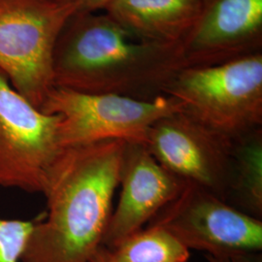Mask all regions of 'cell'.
I'll return each mask as SVG.
<instances>
[{"label":"cell","instance_id":"6da1fadb","mask_svg":"<svg viewBox=\"0 0 262 262\" xmlns=\"http://www.w3.org/2000/svg\"><path fill=\"white\" fill-rule=\"evenodd\" d=\"M124 146L109 140L62 149L43 191L46 213L36 220L21 262H91L114 210Z\"/></svg>","mask_w":262,"mask_h":262},{"label":"cell","instance_id":"7a4b0ae2","mask_svg":"<svg viewBox=\"0 0 262 262\" xmlns=\"http://www.w3.org/2000/svg\"><path fill=\"white\" fill-rule=\"evenodd\" d=\"M186 68L180 45L142 42L102 13H75L56 41L54 84L140 100L160 95Z\"/></svg>","mask_w":262,"mask_h":262},{"label":"cell","instance_id":"3957f363","mask_svg":"<svg viewBox=\"0 0 262 262\" xmlns=\"http://www.w3.org/2000/svg\"><path fill=\"white\" fill-rule=\"evenodd\" d=\"M183 112L230 141L262 128V53L179 71L164 91Z\"/></svg>","mask_w":262,"mask_h":262},{"label":"cell","instance_id":"277c9868","mask_svg":"<svg viewBox=\"0 0 262 262\" xmlns=\"http://www.w3.org/2000/svg\"><path fill=\"white\" fill-rule=\"evenodd\" d=\"M75 13L60 0H0V70L39 110L55 88L57 38Z\"/></svg>","mask_w":262,"mask_h":262},{"label":"cell","instance_id":"5b68a950","mask_svg":"<svg viewBox=\"0 0 262 262\" xmlns=\"http://www.w3.org/2000/svg\"><path fill=\"white\" fill-rule=\"evenodd\" d=\"M40 110L61 117L58 141L61 148H67L109 140L145 145L150 126L165 116L183 111V105L168 95L140 100L55 86Z\"/></svg>","mask_w":262,"mask_h":262},{"label":"cell","instance_id":"8992f818","mask_svg":"<svg viewBox=\"0 0 262 262\" xmlns=\"http://www.w3.org/2000/svg\"><path fill=\"white\" fill-rule=\"evenodd\" d=\"M147 225L168 230L187 249L229 259L262 251V220L186 184Z\"/></svg>","mask_w":262,"mask_h":262},{"label":"cell","instance_id":"52a82bcc","mask_svg":"<svg viewBox=\"0 0 262 262\" xmlns=\"http://www.w3.org/2000/svg\"><path fill=\"white\" fill-rule=\"evenodd\" d=\"M61 117L39 110L0 70V187L43 193L49 171L63 148Z\"/></svg>","mask_w":262,"mask_h":262},{"label":"cell","instance_id":"ba28073f","mask_svg":"<svg viewBox=\"0 0 262 262\" xmlns=\"http://www.w3.org/2000/svg\"><path fill=\"white\" fill-rule=\"evenodd\" d=\"M232 142L180 111L155 122L145 146L161 166L181 181L226 201Z\"/></svg>","mask_w":262,"mask_h":262},{"label":"cell","instance_id":"9c48e42d","mask_svg":"<svg viewBox=\"0 0 262 262\" xmlns=\"http://www.w3.org/2000/svg\"><path fill=\"white\" fill-rule=\"evenodd\" d=\"M180 47L186 68L262 53V0H201L196 20Z\"/></svg>","mask_w":262,"mask_h":262},{"label":"cell","instance_id":"30bf717a","mask_svg":"<svg viewBox=\"0 0 262 262\" xmlns=\"http://www.w3.org/2000/svg\"><path fill=\"white\" fill-rule=\"evenodd\" d=\"M119 185L120 200L102 240L106 249L143 229L178 196L186 183L161 166L145 145L125 143Z\"/></svg>","mask_w":262,"mask_h":262},{"label":"cell","instance_id":"8fae6325","mask_svg":"<svg viewBox=\"0 0 262 262\" xmlns=\"http://www.w3.org/2000/svg\"><path fill=\"white\" fill-rule=\"evenodd\" d=\"M200 7L201 0H112L103 12L139 41L181 45Z\"/></svg>","mask_w":262,"mask_h":262},{"label":"cell","instance_id":"7c38bea8","mask_svg":"<svg viewBox=\"0 0 262 262\" xmlns=\"http://www.w3.org/2000/svg\"><path fill=\"white\" fill-rule=\"evenodd\" d=\"M226 202L262 220V128L232 142Z\"/></svg>","mask_w":262,"mask_h":262},{"label":"cell","instance_id":"4fadbf2b","mask_svg":"<svg viewBox=\"0 0 262 262\" xmlns=\"http://www.w3.org/2000/svg\"><path fill=\"white\" fill-rule=\"evenodd\" d=\"M102 262H188L190 251L168 230L147 225L111 249L100 247Z\"/></svg>","mask_w":262,"mask_h":262},{"label":"cell","instance_id":"5bb4252c","mask_svg":"<svg viewBox=\"0 0 262 262\" xmlns=\"http://www.w3.org/2000/svg\"><path fill=\"white\" fill-rule=\"evenodd\" d=\"M36 220H8L0 216V262H21Z\"/></svg>","mask_w":262,"mask_h":262},{"label":"cell","instance_id":"9a60e30c","mask_svg":"<svg viewBox=\"0 0 262 262\" xmlns=\"http://www.w3.org/2000/svg\"><path fill=\"white\" fill-rule=\"evenodd\" d=\"M74 6L76 13H97L106 8L112 0H60Z\"/></svg>","mask_w":262,"mask_h":262},{"label":"cell","instance_id":"2e32d148","mask_svg":"<svg viewBox=\"0 0 262 262\" xmlns=\"http://www.w3.org/2000/svg\"><path fill=\"white\" fill-rule=\"evenodd\" d=\"M205 257L208 262H232L229 258L223 257V256H213V255L205 254Z\"/></svg>","mask_w":262,"mask_h":262},{"label":"cell","instance_id":"e0dca14e","mask_svg":"<svg viewBox=\"0 0 262 262\" xmlns=\"http://www.w3.org/2000/svg\"><path fill=\"white\" fill-rule=\"evenodd\" d=\"M91 262H102L96 255H94V257H93V259L91 260Z\"/></svg>","mask_w":262,"mask_h":262}]
</instances>
